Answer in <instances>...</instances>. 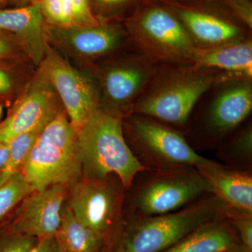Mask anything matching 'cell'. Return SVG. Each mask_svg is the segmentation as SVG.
Here are the masks:
<instances>
[{"label":"cell","mask_w":252,"mask_h":252,"mask_svg":"<svg viewBox=\"0 0 252 252\" xmlns=\"http://www.w3.org/2000/svg\"><path fill=\"white\" fill-rule=\"evenodd\" d=\"M224 74L194 63H159L132 114L152 118L184 132L198 99Z\"/></svg>","instance_id":"6da1fadb"},{"label":"cell","mask_w":252,"mask_h":252,"mask_svg":"<svg viewBox=\"0 0 252 252\" xmlns=\"http://www.w3.org/2000/svg\"><path fill=\"white\" fill-rule=\"evenodd\" d=\"M77 149L83 177L117 176L126 190L141 172L149 170L126 142L122 119L98 107L77 132Z\"/></svg>","instance_id":"7a4b0ae2"},{"label":"cell","mask_w":252,"mask_h":252,"mask_svg":"<svg viewBox=\"0 0 252 252\" xmlns=\"http://www.w3.org/2000/svg\"><path fill=\"white\" fill-rule=\"evenodd\" d=\"M252 112V78L225 73L198 99L184 134L198 143L220 144Z\"/></svg>","instance_id":"3957f363"},{"label":"cell","mask_w":252,"mask_h":252,"mask_svg":"<svg viewBox=\"0 0 252 252\" xmlns=\"http://www.w3.org/2000/svg\"><path fill=\"white\" fill-rule=\"evenodd\" d=\"M213 194L166 215L135 217L126 225L112 252H162L189 233L224 215Z\"/></svg>","instance_id":"277c9868"},{"label":"cell","mask_w":252,"mask_h":252,"mask_svg":"<svg viewBox=\"0 0 252 252\" xmlns=\"http://www.w3.org/2000/svg\"><path fill=\"white\" fill-rule=\"evenodd\" d=\"M77 137L65 110L41 130L21 170L33 190L57 185L68 187L82 178Z\"/></svg>","instance_id":"5b68a950"},{"label":"cell","mask_w":252,"mask_h":252,"mask_svg":"<svg viewBox=\"0 0 252 252\" xmlns=\"http://www.w3.org/2000/svg\"><path fill=\"white\" fill-rule=\"evenodd\" d=\"M135 49L158 63L193 64L195 47L178 18L166 6H140L124 21Z\"/></svg>","instance_id":"8992f818"},{"label":"cell","mask_w":252,"mask_h":252,"mask_svg":"<svg viewBox=\"0 0 252 252\" xmlns=\"http://www.w3.org/2000/svg\"><path fill=\"white\" fill-rule=\"evenodd\" d=\"M126 142L149 170L197 167L208 159L194 150L182 131L138 114L122 119Z\"/></svg>","instance_id":"52a82bcc"},{"label":"cell","mask_w":252,"mask_h":252,"mask_svg":"<svg viewBox=\"0 0 252 252\" xmlns=\"http://www.w3.org/2000/svg\"><path fill=\"white\" fill-rule=\"evenodd\" d=\"M132 193V216L166 215L211 195L207 180L195 167L147 170Z\"/></svg>","instance_id":"ba28073f"},{"label":"cell","mask_w":252,"mask_h":252,"mask_svg":"<svg viewBox=\"0 0 252 252\" xmlns=\"http://www.w3.org/2000/svg\"><path fill=\"white\" fill-rule=\"evenodd\" d=\"M158 64L134 50L86 69L97 86L99 107L122 119L132 114Z\"/></svg>","instance_id":"9c48e42d"},{"label":"cell","mask_w":252,"mask_h":252,"mask_svg":"<svg viewBox=\"0 0 252 252\" xmlns=\"http://www.w3.org/2000/svg\"><path fill=\"white\" fill-rule=\"evenodd\" d=\"M51 47L80 69H89L120 55L137 50L124 22L102 21L94 26L61 28L46 25Z\"/></svg>","instance_id":"30bf717a"},{"label":"cell","mask_w":252,"mask_h":252,"mask_svg":"<svg viewBox=\"0 0 252 252\" xmlns=\"http://www.w3.org/2000/svg\"><path fill=\"white\" fill-rule=\"evenodd\" d=\"M115 175L103 179L83 177L69 186L67 205L81 223L90 228L104 243L121 221L124 190Z\"/></svg>","instance_id":"8fae6325"},{"label":"cell","mask_w":252,"mask_h":252,"mask_svg":"<svg viewBox=\"0 0 252 252\" xmlns=\"http://www.w3.org/2000/svg\"><path fill=\"white\" fill-rule=\"evenodd\" d=\"M39 69L59 94L69 122L78 132L99 107L97 86L89 71L74 67L51 46Z\"/></svg>","instance_id":"7c38bea8"},{"label":"cell","mask_w":252,"mask_h":252,"mask_svg":"<svg viewBox=\"0 0 252 252\" xmlns=\"http://www.w3.org/2000/svg\"><path fill=\"white\" fill-rule=\"evenodd\" d=\"M63 111L59 94L36 67L16 97L7 117L0 124V143L7 144L23 132L42 130Z\"/></svg>","instance_id":"4fadbf2b"},{"label":"cell","mask_w":252,"mask_h":252,"mask_svg":"<svg viewBox=\"0 0 252 252\" xmlns=\"http://www.w3.org/2000/svg\"><path fill=\"white\" fill-rule=\"evenodd\" d=\"M182 23L197 49H207L252 36L228 13L175 4L168 7Z\"/></svg>","instance_id":"5bb4252c"},{"label":"cell","mask_w":252,"mask_h":252,"mask_svg":"<svg viewBox=\"0 0 252 252\" xmlns=\"http://www.w3.org/2000/svg\"><path fill=\"white\" fill-rule=\"evenodd\" d=\"M67 190L66 186L57 185L32 192L21 202L11 229L37 240L54 237Z\"/></svg>","instance_id":"9a60e30c"},{"label":"cell","mask_w":252,"mask_h":252,"mask_svg":"<svg viewBox=\"0 0 252 252\" xmlns=\"http://www.w3.org/2000/svg\"><path fill=\"white\" fill-rule=\"evenodd\" d=\"M45 18L36 1L16 9H0V31L13 34L35 68L47 51Z\"/></svg>","instance_id":"2e32d148"},{"label":"cell","mask_w":252,"mask_h":252,"mask_svg":"<svg viewBox=\"0 0 252 252\" xmlns=\"http://www.w3.org/2000/svg\"><path fill=\"white\" fill-rule=\"evenodd\" d=\"M195 167L211 187L213 195L225 206L252 213V177L250 172L227 168L210 159Z\"/></svg>","instance_id":"e0dca14e"},{"label":"cell","mask_w":252,"mask_h":252,"mask_svg":"<svg viewBox=\"0 0 252 252\" xmlns=\"http://www.w3.org/2000/svg\"><path fill=\"white\" fill-rule=\"evenodd\" d=\"M193 63L226 74L252 78V36L215 47L197 49Z\"/></svg>","instance_id":"ac0fdd59"},{"label":"cell","mask_w":252,"mask_h":252,"mask_svg":"<svg viewBox=\"0 0 252 252\" xmlns=\"http://www.w3.org/2000/svg\"><path fill=\"white\" fill-rule=\"evenodd\" d=\"M236 243L233 227L223 215L199 227L162 252H228Z\"/></svg>","instance_id":"d6986e66"},{"label":"cell","mask_w":252,"mask_h":252,"mask_svg":"<svg viewBox=\"0 0 252 252\" xmlns=\"http://www.w3.org/2000/svg\"><path fill=\"white\" fill-rule=\"evenodd\" d=\"M59 252H102L105 243L63 206L61 224L54 236Z\"/></svg>","instance_id":"ffe728a7"},{"label":"cell","mask_w":252,"mask_h":252,"mask_svg":"<svg viewBox=\"0 0 252 252\" xmlns=\"http://www.w3.org/2000/svg\"><path fill=\"white\" fill-rule=\"evenodd\" d=\"M40 5L46 23L56 27L94 26L102 22L90 0H33Z\"/></svg>","instance_id":"44dd1931"},{"label":"cell","mask_w":252,"mask_h":252,"mask_svg":"<svg viewBox=\"0 0 252 252\" xmlns=\"http://www.w3.org/2000/svg\"><path fill=\"white\" fill-rule=\"evenodd\" d=\"M41 130L23 132L15 136L8 142L9 154L4 166L0 171V186L21 172L30 151Z\"/></svg>","instance_id":"7402d4cb"},{"label":"cell","mask_w":252,"mask_h":252,"mask_svg":"<svg viewBox=\"0 0 252 252\" xmlns=\"http://www.w3.org/2000/svg\"><path fill=\"white\" fill-rule=\"evenodd\" d=\"M220 154L232 162H250L252 157V126L250 120L220 144Z\"/></svg>","instance_id":"603a6c76"},{"label":"cell","mask_w":252,"mask_h":252,"mask_svg":"<svg viewBox=\"0 0 252 252\" xmlns=\"http://www.w3.org/2000/svg\"><path fill=\"white\" fill-rule=\"evenodd\" d=\"M32 191L21 172L0 186V220Z\"/></svg>","instance_id":"cb8c5ba5"},{"label":"cell","mask_w":252,"mask_h":252,"mask_svg":"<svg viewBox=\"0 0 252 252\" xmlns=\"http://www.w3.org/2000/svg\"><path fill=\"white\" fill-rule=\"evenodd\" d=\"M225 217L238 231L242 245L252 252V213L224 207Z\"/></svg>","instance_id":"d4e9b609"},{"label":"cell","mask_w":252,"mask_h":252,"mask_svg":"<svg viewBox=\"0 0 252 252\" xmlns=\"http://www.w3.org/2000/svg\"><path fill=\"white\" fill-rule=\"evenodd\" d=\"M140 0H91L94 15L101 21H118L119 14L133 7Z\"/></svg>","instance_id":"484cf974"},{"label":"cell","mask_w":252,"mask_h":252,"mask_svg":"<svg viewBox=\"0 0 252 252\" xmlns=\"http://www.w3.org/2000/svg\"><path fill=\"white\" fill-rule=\"evenodd\" d=\"M34 72L31 73V70H27L18 74L0 67V96L19 94Z\"/></svg>","instance_id":"4316f807"},{"label":"cell","mask_w":252,"mask_h":252,"mask_svg":"<svg viewBox=\"0 0 252 252\" xmlns=\"http://www.w3.org/2000/svg\"><path fill=\"white\" fill-rule=\"evenodd\" d=\"M37 240L11 229L0 236V252H31Z\"/></svg>","instance_id":"83f0119b"},{"label":"cell","mask_w":252,"mask_h":252,"mask_svg":"<svg viewBox=\"0 0 252 252\" xmlns=\"http://www.w3.org/2000/svg\"><path fill=\"white\" fill-rule=\"evenodd\" d=\"M4 33V31H0V60L12 59L18 63H31L16 37L6 32V34Z\"/></svg>","instance_id":"f1b7e54d"},{"label":"cell","mask_w":252,"mask_h":252,"mask_svg":"<svg viewBox=\"0 0 252 252\" xmlns=\"http://www.w3.org/2000/svg\"><path fill=\"white\" fill-rule=\"evenodd\" d=\"M225 11L252 32V6L250 0H220Z\"/></svg>","instance_id":"f546056e"},{"label":"cell","mask_w":252,"mask_h":252,"mask_svg":"<svg viewBox=\"0 0 252 252\" xmlns=\"http://www.w3.org/2000/svg\"><path fill=\"white\" fill-rule=\"evenodd\" d=\"M31 252H59L54 237L39 239Z\"/></svg>","instance_id":"4dcf8cb0"},{"label":"cell","mask_w":252,"mask_h":252,"mask_svg":"<svg viewBox=\"0 0 252 252\" xmlns=\"http://www.w3.org/2000/svg\"><path fill=\"white\" fill-rule=\"evenodd\" d=\"M9 154V145L8 143H0V171L4 166L5 162Z\"/></svg>","instance_id":"1f68e13d"},{"label":"cell","mask_w":252,"mask_h":252,"mask_svg":"<svg viewBox=\"0 0 252 252\" xmlns=\"http://www.w3.org/2000/svg\"><path fill=\"white\" fill-rule=\"evenodd\" d=\"M228 252H252L244 248L240 243H236Z\"/></svg>","instance_id":"d6a6232c"},{"label":"cell","mask_w":252,"mask_h":252,"mask_svg":"<svg viewBox=\"0 0 252 252\" xmlns=\"http://www.w3.org/2000/svg\"><path fill=\"white\" fill-rule=\"evenodd\" d=\"M13 1H18V2L25 3V4H27V3H31L32 1H33V0H13Z\"/></svg>","instance_id":"836d02e7"},{"label":"cell","mask_w":252,"mask_h":252,"mask_svg":"<svg viewBox=\"0 0 252 252\" xmlns=\"http://www.w3.org/2000/svg\"><path fill=\"white\" fill-rule=\"evenodd\" d=\"M3 114V106L0 104V120H1V117H2Z\"/></svg>","instance_id":"e575fe53"},{"label":"cell","mask_w":252,"mask_h":252,"mask_svg":"<svg viewBox=\"0 0 252 252\" xmlns=\"http://www.w3.org/2000/svg\"><path fill=\"white\" fill-rule=\"evenodd\" d=\"M9 1V0H0V6L6 2V1Z\"/></svg>","instance_id":"d590c367"},{"label":"cell","mask_w":252,"mask_h":252,"mask_svg":"<svg viewBox=\"0 0 252 252\" xmlns=\"http://www.w3.org/2000/svg\"><path fill=\"white\" fill-rule=\"evenodd\" d=\"M90 1H91V0H90Z\"/></svg>","instance_id":"8d00e7d4"}]
</instances>
